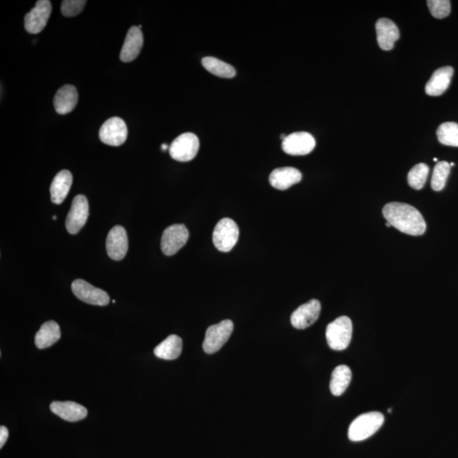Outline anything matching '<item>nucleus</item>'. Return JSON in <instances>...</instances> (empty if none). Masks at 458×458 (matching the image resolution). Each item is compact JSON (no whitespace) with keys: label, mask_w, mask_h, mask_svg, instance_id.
<instances>
[{"label":"nucleus","mask_w":458,"mask_h":458,"mask_svg":"<svg viewBox=\"0 0 458 458\" xmlns=\"http://www.w3.org/2000/svg\"><path fill=\"white\" fill-rule=\"evenodd\" d=\"M78 102V90L72 85H65L57 91L54 107L58 114L65 115L74 110Z\"/></svg>","instance_id":"obj_20"},{"label":"nucleus","mask_w":458,"mask_h":458,"mask_svg":"<svg viewBox=\"0 0 458 458\" xmlns=\"http://www.w3.org/2000/svg\"><path fill=\"white\" fill-rule=\"evenodd\" d=\"M234 330L231 320H223L217 325L210 326L206 332L203 350L207 354L216 353L227 342Z\"/></svg>","instance_id":"obj_5"},{"label":"nucleus","mask_w":458,"mask_h":458,"mask_svg":"<svg viewBox=\"0 0 458 458\" xmlns=\"http://www.w3.org/2000/svg\"><path fill=\"white\" fill-rule=\"evenodd\" d=\"M169 147L170 146H168V145H167L166 144H163L161 148L162 151H166L167 149H169Z\"/></svg>","instance_id":"obj_32"},{"label":"nucleus","mask_w":458,"mask_h":458,"mask_svg":"<svg viewBox=\"0 0 458 458\" xmlns=\"http://www.w3.org/2000/svg\"><path fill=\"white\" fill-rule=\"evenodd\" d=\"M127 138V127L122 118H111L102 125L100 139L104 144L111 146H120L125 143Z\"/></svg>","instance_id":"obj_12"},{"label":"nucleus","mask_w":458,"mask_h":458,"mask_svg":"<svg viewBox=\"0 0 458 458\" xmlns=\"http://www.w3.org/2000/svg\"><path fill=\"white\" fill-rule=\"evenodd\" d=\"M239 236V227L235 221L230 218H223L218 221L214 228L212 241L218 250L228 252L237 243Z\"/></svg>","instance_id":"obj_4"},{"label":"nucleus","mask_w":458,"mask_h":458,"mask_svg":"<svg viewBox=\"0 0 458 458\" xmlns=\"http://www.w3.org/2000/svg\"><path fill=\"white\" fill-rule=\"evenodd\" d=\"M303 175L294 167H280L272 171L269 181L272 187L279 190H286L294 184L300 183Z\"/></svg>","instance_id":"obj_17"},{"label":"nucleus","mask_w":458,"mask_h":458,"mask_svg":"<svg viewBox=\"0 0 458 458\" xmlns=\"http://www.w3.org/2000/svg\"><path fill=\"white\" fill-rule=\"evenodd\" d=\"M454 74L452 67H445L438 69L433 74L430 80L425 86V92L430 96H439L448 89Z\"/></svg>","instance_id":"obj_18"},{"label":"nucleus","mask_w":458,"mask_h":458,"mask_svg":"<svg viewBox=\"0 0 458 458\" xmlns=\"http://www.w3.org/2000/svg\"><path fill=\"white\" fill-rule=\"evenodd\" d=\"M60 326L54 321L43 323L39 332L36 334L35 344L39 349L52 347L61 339Z\"/></svg>","instance_id":"obj_22"},{"label":"nucleus","mask_w":458,"mask_h":458,"mask_svg":"<svg viewBox=\"0 0 458 458\" xmlns=\"http://www.w3.org/2000/svg\"><path fill=\"white\" fill-rule=\"evenodd\" d=\"M182 349H183V340L180 337L173 334L155 348L154 353L161 359L175 360L179 358Z\"/></svg>","instance_id":"obj_23"},{"label":"nucleus","mask_w":458,"mask_h":458,"mask_svg":"<svg viewBox=\"0 0 458 458\" xmlns=\"http://www.w3.org/2000/svg\"><path fill=\"white\" fill-rule=\"evenodd\" d=\"M144 45V36L139 27H132L127 32L123 43L120 59L123 63H130L136 59Z\"/></svg>","instance_id":"obj_15"},{"label":"nucleus","mask_w":458,"mask_h":458,"mask_svg":"<svg viewBox=\"0 0 458 458\" xmlns=\"http://www.w3.org/2000/svg\"><path fill=\"white\" fill-rule=\"evenodd\" d=\"M384 422L383 414L379 412L363 413L352 422L349 427L348 437L352 441H362L371 437L380 430Z\"/></svg>","instance_id":"obj_2"},{"label":"nucleus","mask_w":458,"mask_h":458,"mask_svg":"<svg viewBox=\"0 0 458 458\" xmlns=\"http://www.w3.org/2000/svg\"><path fill=\"white\" fill-rule=\"evenodd\" d=\"M351 370L347 365L338 366L334 369L330 381L331 393L336 396L342 395L351 383Z\"/></svg>","instance_id":"obj_24"},{"label":"nucleus","mask_w":458,"mask_h":458,"mask_svg":"<svg viewBox=\"0 0 458 458\" xmlns=\"http://www.w3.org/2000/svg\"><path fill=\"white\" fill-rule=\"evenodd\" d=\"M427 5L432 16L437 19H443L448 17L450 13L449 0H428Z\"/></svg>","instance_id":"obj_29"},{"label":"nucleus","mask_w":458,"mask_h":458,"mask_svg":"<svg viewBox=\"0 0 458 458\" xmlns=\"http://www.w3.org/2000/svg\"><path fill=\"white\" fill-rule=\"evenodd\" d=\"M53 219H54V220H56V219H57V217H56V216H54V217H53Z\"/></svg>","instance_id":"obj_33"},{"label":"nucleus","mask_w":458,"mask_h":458,"mask_svg":"<svg viewBox=\"0 0 458 458\" xmlns=\"http://www.w3.org/2000/svg\"><path fill=\"white\" fill-rule=\"evenodd\" d=\"M321 312V304L318 300H311L307 303L301 305L292 315V321L294 328L305 329L312 326L317 321Z\"/></svg>","instance_id":"obj_13"},{"label":"nucleus","mask_w":458,"mask_h":458,"mask_svg":"<svg viewBox=\"0 0 458 458\" xmlns=\"http://www.w3.org/2000/svg\"><path fill=\"white\" fill-rule=\"evenodd\" d=\"M454 165H455V164H454L453 162H452V163H450V166H454Z\"/></svg>","instance_id":"obj_34"},{"label":"nucleus","mask_w":458,"mask_h":458,"mask_svg":"<svg viewBox=\"0 0 458 458\" xmlns=\"http://www.w3.org/2000/svg\"><path fill=\"white\" fill-rule=\"evenodd\" d=\"M377 40L380 49L389 51L394 48V45L400 39V31L397 25L387 18H381L377 21Z\"/></svg>","instance_id":"obj_16"},{"label":"nucleus","mask_w":458,"mask_h":458,"mask_svg":"<svg viewBox=\"0 0 458 458\" xmlns=\"http://www.w3.org/2000/svg\"><path fill=\"white\" fill-rule=\"evenodd\" d=\"M437 137L439 143L446 146L458 147V124L456 122H445L438 127Z\"/></svg>","instance_id":"obj_26"},{"label":"nucleus","mask_w":458,"mask_h":458,"mask_svg":"<svg viewBox=\"0 0 458 458\" xmlns=\"http://www.w3.org/2000/svg\"><path fill=\"white\" fill-rule=\"evenodd\" d=\"M50 410L68 422L83 420L88 415V411L85 406L74 402H54L51 403Z\"/></svg>","instance_id":"obj_19"},{"label":"nucleus","mask_w":458,"mask_h":458,"mask_svg":"<svg viewBox=\"0 0 458 458\" xmlns=\"http://www.w3.org/2000/svg\"><path fill=\"white\" fill-rule=\"evenodd\" d=\"M72 290L76 298L85 303L104 307L110 303V296L107 292L90 285L85 280H75L72 283Z\"/></svg>","instance_id":"obj_9"},{"label":"nucleus","mask_w":458,"mask_h":458,"mask_svg":"<svg viewBox=\"0 0 458 458\" xmlns=\"http://www.w3.org/2000/svg\"><path fill=\"white\" fill-rule=\"evenodd\" d=\"M316 140L311 133L297 132L290 134L283 140L282 149L290 155H305L314 150Z\"/></svg>","instance_id":"obj_11"},{"label":"nucleus","mask_w":458,"mask_h":458,"mask_svg":"<svg viewBox=\"0 0 458 458\" xmlns=\"http://www.w3.org/2000/svg\"><path fill=\"white\" fill-rule=\"evenodd\" d=\"M203 67L207 71L220 78H232L236 75V71L231 65L217 59L215 57H205L202 60Z\"/></svg>","instance_id":"obj_25"},{"label":"nucleus","mask_w":458,"mask_h":458,"mask_svg":"<svg viewBox=\"0 0 458 458\" xmlns=\"http://www.w3.org/2000/svg\"><path fill=\"white\" fill-rule=\"evenodd\" d=\"M450 166L448 162H439L436 164L433 172L431 187L435 191H441L445 188L447 178L449 177Z\"/></svg>","instance_id":"obj_28"},{"label":"nucleus","mask_w":458,"mask_h":458,"mask_svg":"<svg viewBox=\"0 0 458 458\" xmlns=\"http://www.w3.org/2000/svg\"><path fill=\"white\" fill-rule=\"evenodd\" d=\"M190 232L184 224H174L166 228L162 238V250L166 256H173L186 245Z\"/></svg>","instance_id":"obj_7"},{"label":"nucleus","mask_w":458,"mask_h":458,"mask_svg":"<svg viewBox=\"0 0 458 458\" xmlns=\"http://www.w3.org/2000/svg\"><path fill=\"white\" fill-rule=\"evenodd\" d=\"M9 437V430L5 426L0 427V447L6 444L7 439Z\"/></svg>","instance_id":"obj_31"},{"label":"nucleus","mask_w":458,"mask_h":458,"mask_svg":"<svg viewBox=\"0 0 458 458\" xmlns=\"http://www.w3.org/2000/svg\"><path fill=\"white\" fill-rule=\"evenodd\" d=\"M428 172H430V168L424 163L414 166L407 176L410 186L414 190H422L426 184Z\"/></svg>","instance_id":"obj_27"},{"label":"nucleus","mask_w":458,"mask_h":458,"mask_svg":"<svg viewBox=\"0 0 458 458\" xmlns=\"http://www.w3.org/2000/svg\"><path fill=\"white\" fill-rule=\"evenodd\" d=\"M72 184V174L68 170L61 171L50 185L51 201L60 205L67 198Z\"/></svg>","instance_id":"obj_21"},{"label":"nucleus","mask_w":458,"mask_h":458,"mask_svg":"<svg viewBox=\"0 0 458 458\" xmlns=\"http://www.w3.org/2000/svg\"><path fill=\"white\" fill-rule=\"evenodd\" d=\"M352 323L345 316L330 323L326 329V339L334 351H343L350 345L352 337Z\"/></svg>","instance_id":"obj_3"},{"label":"nucleus","mask_w":458,"mask_h":458,"mask_svg":"<svg viewBox=\"0 0 458 458\" xmlns=\"http://www.w3.org/2000/svg\"><path fill=\"white\" fill-rule=\"evenodd\" d=\"M89 214L88 199L85 195H76L74 201H72L70 212H69L67 220H65V228H67L69 234H78L86 224Z\"/></svg>","instance_id":"obj_8"},{"label":"nucleus","mask_w":458,"mask_h":458,"mask_svg":"<svg viewBox=\"0 0 458 458\" xmlns=\"http://www.w3.org/2000/svg\"><path fill=\"white\" fill-rule=\"evenodd\" d=\"M383 215L387 223L404 234L419 236L426 231V223L422 214L407 204L389 203L384 207Z\"/></svg>","instance_id":"obj_1"},{"label":"nucleus","mask_w":458,"mask_h":458,"mask_svg":"<svg viewBox=\"0 0 458 458\" xmlns=\"http://www.w3.org/2000/svg\"><path fill=\"white\" fill-rule=\"evenodd\" d=\"M86 3L85 0H65L61 3V13L67 17L78 16L83 12Z\"/></svg>","instance_id":"obj_30"},{"label":"nucleus","mask_w":458,"mask_h":458,"mask_svg":"<svg viewBox=\"0 0 458 458\" xmlns=\"http://www.w3.org/2000/svg\"><path fill=\"white\" fill-rule=\"evenodd\" d=\"M52 12V5L49 0H39L34 9L25 17V28L29 34H37L46 27Z\"/></svg>","instance_id":"obj_10"},{"label":"nucleus","mask_w":458,"mask_h":458,"mask_svg":"<svg viewBox=\"0 0 458 458\" xmlns=\"http://www.w3.org/2000/svg\"><path fill=\"white\" fill-rule=\"evenodd\" d=\"M127 250H129V239L125 228L122 226L112 228L107 239L108 256L112 260L121 261L125 257Z\"/></svg>","instance_id":"obj_14"},{"label":"nucleus","mask_w":458,"mask_h":458,"mask_svg":"<svg viewBox=\"0 0 458 458\" xmlns=\"http://www.w3.org/2000/svg\"><path fill=\"white\" fill-rule=\"evenodd\" d=\"M199 149L198 137L192 133H184L174 140L169 147L170 155L177 162H190Z\"/></svg>","instance_id":"obj_6"}]
</instances>
